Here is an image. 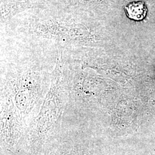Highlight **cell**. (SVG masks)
<instances>
[{
  "instance_id": "1",
  "label": "cell",
  "mask_w": 155,
  "mask_h": 155,
  "mask_svg": "<svg viewBox=\"0 0 155 155\" xmlns=\"http://www.w3.org/2000/svg\"><path fill=\"white\" fill-rule=\"evenodd\" d=\"M127 17L135 21L143 20L147 14V7L143 1H133L125 6Z\"/></svg>"
}]
</instances>
